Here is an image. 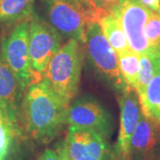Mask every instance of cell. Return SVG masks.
I'll use <instances>...</instances> for the list:
<instances>
[{
  "mask_svg": "<svg viewBox=\"0 0 160 160\" xmlns=\"http://www.w3.org/2000/svg\"><path fill=\"white\" fill-rule=\"evenodd\" d=\"M69 106L45 79L31 83L23 101L24 121L30 137L39 143L50 142L66 125Z\"/></svg>",
  "mask_w": 160,
  "mask_h": 160,
  "instance_id": "6da1fadb",
  "label": "cell"
},
{
  "mask_svg": "<svg viewBox=\"0 0 160 160\" xmlns=\"http://www.w3.org/2000/svg\"><path fill=\"white\" fill-rule=\"evenodd\" d=\"M81 70L80 43L76 39H69L52 57L43 75V79L69 105L78 92Z\"/></svg>",
  "mask_w": 160,
  "mask_h": 160,
  "instance_id": "7a4b0ae2",
  "label": "cell"
},
{
  "mask_svg": "<svg viewBox=\"0 0 160 160\" xmlns=\"http://www.w3.org/2000/svg\"><path fill=\"white\" fill-rule=\"evenodd\" d=\"M85 44L92 62L115 89L121 92L129 87L120 72L118 54L97 22L88 21L86 22Z\"/></svg>",
  "mask_w": 160,
  "mask_h": 160,
  "instance_id": "3957f363",
  "label": "cell"
},
{
  "mask_svg": "<svg viewBox=\"0 0 160 160\" xmlns=\"http://www.w3.org/2000/svg\"><path fill=\"white\" fill-rule=\"evenodd\" d=\"M62 37L51 24L32 13L29 25V53L32 83L43 78L52 57L61 47Z\"/></svg>",
  "mask_w": 160,
  "mask_h": 160,
  "instance_id": "277c9868",
  "label": "cell"
},
{
  "mask_svg": "<svg viewBox=\"0 0 160 160\" xmlns=\"http://www.w3.org/2000/svg\"><path fill=\"white\" fill-rule=\"evenodd\" d=\"M29 19L15 24L1 41L2 59L16 75L24 92L32 83L29 53Z\"/></svg>",
  "mask_w": 160,
  "mask_h": 160,
  "instance_id": "5b68a950",
  "label": "cell"
},
{
  "mask_svg": "<svg viewBox=\"0 0 160 160\" xmlns=\"http://www.w3.org/2000/svg\"><path fill=\"white\" fill-rule=\"evenodd\" d=\"M48 23L58 33L85 44L87 11L82 0H44Z\"/></svg>",
  "mask_w": 160,
  "mask_h": 160,
  "instance_id": "8992f818",
  "label": "cell"
},
{
  "mask_svg": "<svg viewBox=\"0 0 160 160\" xmlns=\"http://www.w3.org/2000/svg\"><path fill=\"white\" fill-rule=\"evenodd\" d=\"M150 11L138 0H120L111 11L124 30L130 48L139 55L149 52L145 25Z\"/></svg>",
  "mask_w": 160,
  "mask_h": 160,
  "instance_id": "52a82bcc",
  "label": "cell"
},
{
  "mask_svg": "<svg viewBox=\"0 0 160 160\" xmlns=\"http://www.w3.org/2000/svg\"><path fill=\"white\" fill-rule=\"evenodd\" d=\"M66 125L92 129L106 138L111 132L112 123L110 115L101 103L92 98L84 97L69 104Z\"/></svg>",
  "mask_w": 160,
  "mask_h": 160,
  "instance_id": "ba28073f",
  "label": "cell"
},
{
  "mask_svg": "<svg viewBox=\"0 0 160 160\" xmlns=\"http://www.w3.org/2000/svg\"><path fill=\"white\" fill-rule=\"evenodd\" d=\"M63 143L69 156L76 160H109L105 137L94 130L69 126Z\"/></svg>",
  "mask_w": 160,
  "mask_h": 160,
  "instance_id": "9c48e42d",
  "label": "cell"
},
{
  "mask_svg": "<svg viewBox=\"0 0 160 160\" xmlns=\"http://www.w3.org/2000/svg\"><path fill=\"white\" fill-rule=\"evenodd\" d=\"M120 127L116 154L120 160H129L132 136L142 113L139 96L131 87L121 92L119 98Z\"/></svg>",
  "mask_w": 160,
  "mask_h": 160,
  "instance_id": "30bf717a",
  "label": "cell"
},
{
  "mask_svg": "<svg viewBox=\"0 0 160 160\" xmlns=\"http://www.w3.org/2000/svg\"><path fill=\"white\" fill-rule=\"evenodd\" d=\"M24 93L16 75L0 58V111L15 133L19 129V108Z\"/></svg>",
  "mask_w": 160,
  "mask_h": 160,
  "instance_id": "8fae6325",
  "label": "cell"
},
{
  "mask_svg": "<svg viewBox=\"0 0 160 160\" xmlns=\"http://www.w3.org/2000/svg\"><path fill=\"white\" fill-rule=\"evenodd\" d=\"M159 143V126L142 112L132 136L129 160H155Z\"/></svg>",
  "mask_w": 160,
  "mask_h": 160,
  "instance_id": "7c38bea8",
  "label": "cell"
},
{
  "mask_svg": "<svg viewBox=\"0 0 160 160\" xmlns=\"http://www.w3.org/2000/svg\"><path fill=\"white\" fill-rule=\"evenodd\" d=\"M155 63V73L141 102L142 112L151 118L160 127V54L149 52Z\"/></svg>",
  "mask_w": 160,
  "mask_h": 160,
  "instance_id": "4fadbf2b",
  "label": "cell"
},
{
  "mask_svg": "<svg viewBox=\"0 0 160 160\" xmlns=\"http://www.w3.org/2000/svg\"><path fill=\"white\" fill-rule=\"evenodd\" d=\"M97 22L100 24L103 34L117 52V54L131 49L126 39L125 32L112 12H104L100 15Z\"/></svg>",
  "mask_w": 160,
  "mask_h": 160,
  "instance_id": "5bb4252c",
  "label": "cell"
},
{
  "mask_svg": "<svg viewBox=\"0 0 160 160\" xmlns=\"http://www.w3.org/2000/svg\"><path fill=\"white\" fill-rule=\"evenodd\" d=\"M35 0H0V23L17 24L33 13Z\"/></svg>",
  "mask_w": 160,
  "mask_h": 160,
  "instance_id": "9a60e30c",
  "label": "cell"
},
{
  "mask_svg": "<svg viewBox=\"0 0 160 160\" xmlns=\"http://www.w3.org/2000/svg\"><path fill=\"white\" fill-rule=\"evenodd\" d=\"M120 72L126 84L134 91L136 89L140 55L132 49L118 54Z\"/></svg>",
  "mask_w": 160,
  "mask_h": 160,
  "instance_id": "2e32d148",
  "label": "cell"
},
{
  "mask_svg": "<svg viewBox=\"0 0 160 160\" xmlns=\"http://www.w3.org/2000/svg\"><path fill=\"white\" fill-rule=\"evenodd\" d=\"M155 73L154 60L150 54L140 55L139 72H138L137 86L135 92L139 96L140 103L143 101L149 82L151 81Z\"/></svg>",
  "mask_w": 160,
  "mask_h": 160,
  "instance_id": "e0dca14e",
  "label": "cell"
},
{
  "mask_svg": "<svg viewBox=\"0 0 160 160\" xmlns=\"http://www.w3.org/2000/svg\"><path fill=\"white\" fill-rule=\"evenodd\" d=\"M145 36L149 46V52L160 54V12L150 11L145 25Z\"/></svg>",
  "mask_w": 160,
  "mask_h": 160,
  "instance_id": "ac0fdd59",
  "label": "cell"
},
{
  "mask_svg": "<svg viewBox=\"0 0 160 160\" xmlns=\"http://www.w3.org/2000/svg\"><path fill=\"white\" fill-rule=\"evenodd\" d=\"M87 11V22H96L103 13L111 12L120 0H82Z\"/></svg>",
  "mask_w": 160,
  "mask_h": 160,
  "instance_id": "d6986e66",
  "label": "cell"
},
{
  "mask_svg": "<svg viewBox=\"0 0 160 160\" xmlns=\"http://www.w3.org/2000/svg\"><path fill=\"white\" fill-rule=\"evenodd\" d=\"M14 134L15 132L8 124L0 122V160L7 159Z\"/></svg>",
  "mask_w": 160,
  "mask_h": 160,
  "instance_id": "ffe728a7",
  "label": "cell"
},
{
  "mask_svg": "<svg viewBox=\"0 0 160 160\" xmlns=\"http://www.w3.org/2000/svg\"><path fill=\"white\" fill-rule=\"evenodd\" d=\"M138 1L151 11L160 12V0H138Z\"/></svg>",
  "mask_w": 160,
  "mask_h": 160,
  "instance_id": "44dd1931",
  "label": "cell"
},
{
  "mask_svg": "<svg viewBox=\"0 0 160 160\" xmlns=\"http://www.w3.org/2000/svg\"><path fill=\"white\" fill-rule=\"evenodd\" d=\"M57 152L58 156L60 158V160H76L73 158H71L69 154L67 152V150L65 149L64 143L63 142H60L57 145V149L55 150Z\"/></svg>",
  "mask_w": 160,
  "mask_h": 160,
  "instance_id": "7402d4cb",
  "label": "cell"
},
{
  "mask_svg": "<svg viewBox=\"0 0 160 160\" xmlns=\"http://www.w3.org/2000/svg\"><path fill=\"white\" fill-rule=\"evenodd\" d=\"M38 160H60V158L55 150L46 149Z\"/></svg>",
  "mask_w": 160,
  "mask_h": 160,
  "instance_id": "603a6c76",
  "label": "cell"
},
{
  "mask_svg": "<svg viewBox=\"0 0 160 160\" xmlns=\"http://www.w3.org/2000/svg\"><path fill=\"white\" fill-rule=\"evenodd\" d=\"M0 122H5V123H6V121L5 120V118H4V117H3V115L1 113V111H0ZM6 124H7V123H6Z\"/></svg>",
  "mask_w": 160,
  "mask_h": 160,
  "instance_id": "cb8c5ba5",
  "label": "cell"
},
{
  "mask_svg": "<svg viewBox=\"0 0 160 160\" xmlns=\"http://www.w3.org/2000/svg\"></svg>",
  "mask_w": 160,
  "mask_h": 160,
  "instance_id": "d4e9b609",
  "label": "cell"
}]
</instances>
